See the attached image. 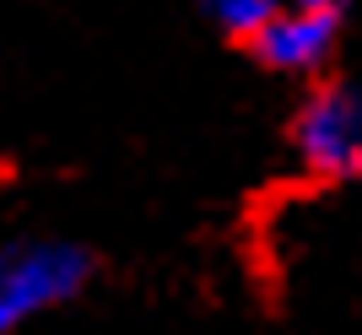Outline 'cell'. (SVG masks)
I'll use <instances>...</instances> for the list:
<instances>
[{"label": "cell", "instance_id": "cell-1", "mask_svg": "<svg viewBox=\"0 0 362 335\" xmlns=\"http://www.w3.org/2000/svg\"><path fill=\"white\" fill-rule=\"evenodd\" d=\"M98 276V254L76 238H16L0 249V335L71 308Z\"/></svg>", "mask_w": 362, "mask_h": 335}, {"label": "cell", "instance_id": "cell-2", "mask_svg": "<svg viewBox=\"0 0 362 335\" xmlns=\"http://www.w3.org/2000/svg\"><path fill=\"white\" fill-rule=\"evenodd\" d=\"M292 157L308 179L346 184L362 179V87L346 76H325L292 114Z\"/></svg>", "mask_w": 362, "mask_h": 335}, {"label": "cell", "instance_id": "cell-3", "mask_svg": "<svg viewBox=\"0 0 362 335\" xmlns=\"http://www.w3.org/2000/svg\"><path fill=\"white\" fill-rule=\"evenodd\" d=\"M341 16L346 11H325V6H298L287 0L281 11L255 33V54L265 71L276 76H325L335 60V49H341Z\"/></svg>", "mask_w": 362, "mask_h": 335}, {"label": "cell", "instance_id": "cell-4", "mask_svg": "<svg viewBox=\"0 0 362 335\" xmlns=\"http://www.w3.org/2000/svg\"><path fill=\"white\" fill-rule=\"evenodd\" d=\"M200 16L211 22L216 33H227V38H243V44H255V33L271 22L287 0H195Z\"/></svg>", "mask_w": 362, "mask_h": 335}, {"label": "cell", "instance_id": "cell-5", "mask_svg": "<svg viewBox=\"0 0 362 335\" xmlns=\"http://www.w3.org/2000/svg\"><path fill=\"white\" fill-rule=\"evenodd\" d=\"M298 6H325V11H346L351 0H298Z\"/></svg>", "mask_w": 362, "mask_h": 335}]
</instances>
